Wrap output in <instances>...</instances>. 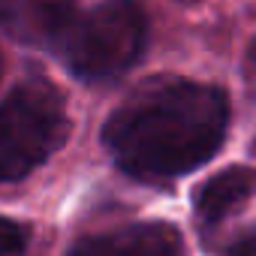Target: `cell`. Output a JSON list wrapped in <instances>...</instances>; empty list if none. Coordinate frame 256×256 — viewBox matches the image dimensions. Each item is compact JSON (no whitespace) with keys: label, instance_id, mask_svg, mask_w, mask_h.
Instances as JSON below:
<instances>
[{"label":"cell","instance_id":"1","mask_svg":"<svg viewBox=\"0 0 256 256\" xmlns=\"http://www.w3.org/2000/svg\"><path fill=\"white\" fill-rule=\"evenodd\" d=\"M229 126V100L220 88L196 82H154L118 106L102 142L133 178H181L208 163Z\"/></svg>","mask_w":256,"mask_h":256},{"label":"cell","instance_id":"2","mask_svg":"<svg viewBox=\"0 0 256 256\" xmlns=\"http://www.w3.org/2000/svg\"><path fill=\"white\" fill-rule=\"evenodd\" d=\"M148 42V16L139 0H106L84 16L54 48L82 82H112L139 64Z\"/></svg>","mask_w":256,"mask_h":256},{"label":"cell","instance_id":"3","mask_svg":"<svg viewBox=\"0 0 256 256\" xmlns=\"http://www.w3.org/2000/svg\"><path fill=\"white\" fill-rule=\"evenodd\" d=\"M64 96L48 82H24L0 102V184L22 181L66 139Z\"/></svg>","mask_w":256,"mask_h":256},{"label":"cell","instance_id":"4","mask_svg":"<svg viewBox=\"0 0 256 256\" xmlns=\"http://www.w3.org/2000/svg\"><path fill=\"white\" fill-rule=\"evenodd\" d=\"M76 16V0H0V30L24 46L58 48Z\"/></svg>","mask_w":256,"mask_h":256},{"label":"cell","instance_id":"5","mask_svg":"<svg viewBox=\"0 0 256 256\" xmlns=\"http://www.w3.org/2000/svg\"><path fill=\"white\" fill-rule=\"evenodd\" d=\"M181 235L169 223H136L108 235L84 238L70 256H178Z\"/></svg>","mask_w":256,"mask_h":256},{"label":"cell","instance_id":"6","mask_svg":"<svg viewBox=\"0 0 256 256\" xmlns=\"http://www.w3.org/2000/svg\"><path fill=\"white\" fill-rule=\"evenodd\" d=\"M256 193V172L244 166H229L220 175L208 178L196 193V217L205 226L223 223L232 211L247 205Z\"/></svg>","mask_w":256,"mask_h":256},{"label":"cell","instance_id":"7","mask_svg":"<svg viewBox=\"0 0 256 256\" xmlns=\"http://www.w3.org/2000/svg\"><path fill=\"white\" fill-rule=\"evenodd\" d=\"M28 247V226L0 217V256H22Z\"/></svg>","mask_w":256,"mask_h":256},{"label":"cell","instance_id":"8","mask_svg":"<svg viewBox=\"0 0 256 256\" xmlns=\"http://www.w3.org/2000/svg\"><path fill=\"white\" fill-rule=\"evenodd\" d=\"M226 256H256V235H250V238H241L238 244H232Z\"/></svg>","mask_w":256,"mask_h":256},{"label":"cell","instance_id":"9","mask_svg":"<svg viewBox=\"0 0 256 256\" xmlns=\"http://www.w3.org/2000/svg\"><path fill=\"white\" fill-rule=\"evenodd\" d=\"M0 70H4V64H0Z\"/></svg>","mask_w":256,"mask_h":256}]
</instances>
